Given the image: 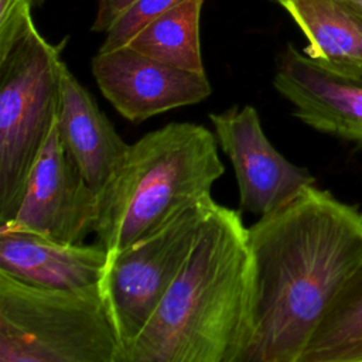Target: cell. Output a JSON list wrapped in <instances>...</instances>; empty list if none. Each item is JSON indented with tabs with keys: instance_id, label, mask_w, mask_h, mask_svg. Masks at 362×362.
<instances>
[{
	"instance_id": "ffe728a7",
	"label": "cell",
	"mask_w": 362,
	"mask_h": 362,
	"mask_svg": "<svg viewBox=\"0 0 362 362\" xmlns=\"http://www.w3.org/2000/svg\"><path fill=\"white\" fill-rule=\"evenodd\" d=\"M358 1H359V3H361V4H362V0H358Z\"/></svg>"
},
{
	"instance_id": "5b68a950",
	"label": "cell",
	"mask_w": 362,
	"mask_h": 362,
	"mask_svg": "<svg viewBox=\"0 0 362 362\" xmlns=\"http://www.w3.org/2000/svg\"><path fill=\"white\" fill-rule=\"evenodd\" d=\"M61 47L33 25L0 59V225L14 218L57 120Z\"/></svg>"
},
{
	"instance_id": "e0dca14e",
	"label": "cell",
	"mask_w": 362,
	"mask_h": 362,
	"mask_svg": "<svg viewBox=\"0 0 362 362\" xmlns=\"http://www.w3.org/2000/svg\"><path fill=\"white\" fill-rule=\"evenodd\" d=\"M33 0H0V59L34 25Z\"/></svg>"
},
{
	"instance_id": "ba28073f",
	"label": "cell",
	"mask_w": 362,
	"mask_h": 362,
	"mask_svg": "<svg viewBox=\"0 0 362 362\" xmlns=\"http://www.w3.org/2000/svg\"><path fill=\"white\" fill-rule=\"evenodd\" d=\"M209 120L219 147L232 163L242 209L262 216L314 184L305 168L288 161L269 141L252 105H233L211 113Z\"/></svg>"
},
{
	"instance_id": "d6986e66",
	"label": "cell",
	"mask_w": 362,
	"mask_h": 362,
	"mask_svg": "<svg viewBox=\"0 0 362 362\" xmlns=\"http://www.w3.org/2000/svg\"><path fill=\"white\" fill-rule=\"evenodd\" d=\"M44 1H45V0H33L34 7H41V6L44 4Z\"/></svg>"
},
{
	"instance_id": "277c9868",
	"label": "cell",
	"mask_w": 362,
	"mask_h": 362,
	"mask_svg": "<svg viewBox=\"0 0 362 362\" xmlns=\"http://www.w3.org/2000/svg\"><path fill=\"white\" fill-rule=\"evenodd\" d=\"M0 362H123L99 284L48 288L0 272Z\"/></svg>"
},
{
	"instance_id": "9c48e42d",
	"label": "cell",
	"mask_w": 362,
	"mask_h": 362,
	"mask_svg": "<svg viewBox=\"0 0 362 362\" xmlns=\"http://www.w3.org/2000/svg\"><path fill=\"white\" fill-rule=\"evenodd\" d=\"M90 69L103 96L133 123L199 103L212 93L205 72L167 65L129 45L99 51Z\"/></svg>"
},
{
	"instance_id": "4fadbf2b",
	"label": "cell",
	"mask_w": 362,
	"mask_h": 362,
	"mask_svg": "<svg viewBox=\"0 0 362 362\" xmlns=\"http://www.w3.org/2000/svg\"><path fill=\"white\" fill-rule=\"evenodd\" d=\"M274 1L304 34L305 55L342 74H362V4L358 0Z\"/></svg>"
},
{
	"instance_id": "8fae6325",
	"label": "cell",
	"mask_w": 362,
	"mask_h": 362,
	"mask_svg": "<svg viewBox=\"0 0 362 362\" xmlns=\"http://www.w3.org/2000/svg\"><path fill=\"white\" fill-rule=\"evenodd\" d=\"M106 262L107 250L99 242L85 245L28 232H0V272L28 284L65 290L96 286Z\"/></svg>"
},
{
	"instance_id": "9a60e30c",
	"label": "cell",
	"mask_w": 362,
	"mask_h": 362,
	"mask_svg": "<svg viewBox=\"0 0 362 362\" xmlns=\"http://www.w3.org/2000/svg\"><path fill=\"white\" fill-rule=\"evenodd\" d=\"M204 0H184L144 25L127 44L133 49L181 69L205 72L199 18Z\"/></svg>"
},
{
	"instance_id": "3957f363",
	"label": "cell",
	"mask_w": 362,
	"mask_h": 362,
	"mask_svg": "<svg viewBox=\"0 0 362 362\" xmlns=\"http://www.w3.org/2000/svg\"><path fill=\"white\" fill-rule=\"evenodd\" d=\"M215 134L174 122L130 144L99 192L98 242L115 255L158 229L181 209L211 197L225 167Z\"/></svg>"
},
{
	"instance_id": "8992f818",
	"label": "cell",
	"mask_w": 362,
	"mask_h": 362,
	"mask_svg": "<svg viewBox=\"0 0 362 362\" xmlns=\"http://www.w3.org/2000/svg\"><path fill=\"white\" fill-rule=\"evenodd\" d=\"M212 198L189 205L154 232L107 256L99 290L124 354L178 276Z\"/></svg>"
},
{
	"instance_id": "7c38bea8",
	"label": "cell",
	"mask_w": 362,
	"mask_h": 362,
	"mask_svg": "<svg viewBox=\"0 0 362 362\" xmlns=\"http://www.w3.org/2000/svg\"><path fill=\"white\" fill-rule=\"evenodd\" d=\"M57 127L66 154L99 195L130 144L119 136L95 98L72 75L65 62L61 68Z\"/></svg>"
},
{
	"instance_id": "52a82bcc",
	"label": "cell",
	"mask_w": 362,
	"mask_h": 362,
	"mask_svg": "<svg viewBox=\"0 0 362 362\" xmlns=\"http://www.w3.org/2000/svg\"><path fill=\"white\" fill-rule=\"evenodd\" d=\"M98 214V194L66 154L55 120L31 170L23 201L14 218L0 225V232H28L78 243L95 232Z\"/></svg>"
},
{
	"instance_id": "6da1fadb",
	"label": "cell",
	"mask_w": 362,
	"mask_h": 362,
	"mask_svg": "<svg viewBox=\"0 0 362 362\" xmlns=\"http://www.w3.org/2000/svg\"><path fill=\"white\" fill-rule=\"evenodd\" d=\"M250 298L240 362H300L362 260V212L307 187L247 228Z\"/></svg>"
},
{
	"instance_id": "ac0fdd59",
	"label": "cell",
	"mask_w": 362,
	"mask_h": 362,
	"mask_svg": "<svg viewBox=\"0 0 362 362\" xmlns=\"http://www.w3.org/2000/svg\"><path fill=\"white\" fill-rule=\"evenodd\" d=\"M137 0H98V11L90 27L93 33H107L119 17Z\"/></svg>"
},
{
	"instance_id": "30bf717a",
	"label": "cell",
	"mask_w": 362,
	"mask_h": 362,
	"mask_svg": "<svg viewBox=\"0 0 362 362\" xmlns=\"http://www.w3.org/2000/svg\"><path fill=\"white\" fill-rule=\"evenodd\" d=\"M273 85L304 124L362 146V74L329 69L288 44Z\"/></svg>"
},
{
	"instance_id": "5bb4252c",
	"label": "cell",
	"mask_w": 362,
	"mask_h": 362,
	"mask_svg": "<svg viewBox=\"0 0 362 362\" xmlns=\"http://www.w3.org/2000/svg\"><path fill=\"white\" fill-rule=\"evenodd\" d=\"M300 362H362V260L335 296Z\"/></svg>"
},
{
	"instance_id": "2e32d148",
	"label": "cell",
	"mask_w": 362,
	"mask_h": 362,
	"mask_svg": "<svg viewBox=\"0 0 362 362\" xmlns=\"http://www.w3.org/2000/svg\"><path fill=\"white\" fill-rule=\"evenodd\" d=\"M184 0H137L106 33L99 51H110L127 45L151 20Z\"/></svg>"
},
{
	"instance_id": "7a4b0ae2",
	"label": "cell",
	"mask_w": 362,
	"mask_h": 362,
	"mask_svg": "<svg viewBox=\"0 0 362 362\" xmlns=\"http://www.w3.org/2000/svg\"><path fill=\"white\" fill-rule=\"evenodd\" d=\"M250 298L247 226L215 201L124 362H240Z\"/></svg>"
}]
</instances>
